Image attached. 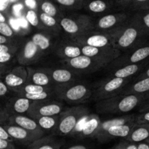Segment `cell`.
Returning a JSON list of instances; mask_svg holds the SVG:
<instances>
[{
	"mask_svg": "<svg viewBox=\"0 0 149 149\" xmlns=\"http://www.w3.org/2000/svg\"><path fill=\"white\" fill-rule=\"evenodd\" d=\"M148 98H149V93L116 96L103 100L97 103L96 107L100 113H127Z\"/></svg>",
	"mask_w": 149,
	"mask_h": 149,
	"instance_id": "obj_1",
	"label": "cell"
},
{
	"mask_svg": "<svg viewBox=\"0 0 149 149\" xmlns=\"http://www.w3.org/2000/svg\"><path fill=\"white\" fill-rule=\"evenodd\" d=\"M88 110L84 106L73 107L60 114L59 120L55 130V135H71L75 130L78 124L88 116Z\"/></svg>",
	"mask_w": 149,
	"mask_h": 149,
	"instance_id": "obj_2",
	"label": "cell"
},
{
	"mask_svg": "<svg viewBox=\"0 0 149 149\" xmlns=\"http://www.w3.org/2000/svg\"><path fill=\"white\" fill-rule=\"evenodd\" d=\"M56 93L58 97L69 103H83L91 95L90 89L84 84H75L69 87H58Z\"/></svg>",
	"mask_w": 149,
	"mask_h": 149,
	"instance_id": "obj_3",
	"label": "cell"
},
{
	"mask_svg": "<svg viewBox=\"0 0 149 149\" xmlns=\"http://www.w3.org/2000/svg\"><path fill=\"white\" fill-rule=\"evenodd\" d=\"M62 109V104L55 100L33 101L28 114L29 117L34 119L41 116H57L61 113Z\"/></svg>",
	"mask_w": 149,
	"mask_h": 149,
	"instance_id": "obj_4",
	"label": "cell"
},
{
	"mask_svg": "<svg viewBox=\"0 0 149 149\" xmlns=\"http://www.w3.org/2000/svg\"><path fill=\"white\" fill-rule=\"evenodd\" d=\"M82 55L93 58L101 63H107L119 55L116 49L111 47H95L90 46H82Z\"/></svg>",
	"mask_w": 149,
	"mask_h": 149,
	"instance_id": "obj_5",
	"label": "cell"
},
{
	"mask_svg": "<svg viewBox=\"0 0 149 149\" xmlns=\"http://www.w3.org/2000/svg\"><path fill=\"white\" fill-rule=\"evenodd\" d=\"M3 127L13 138L14 141L23 145L29 146L42 138V135L26 130L21 127L11 125H7Z\"/></svg>",
	"mask_w": 149,
	"mask_h": 149,
	"instance_id": "obj_6",
	"label": "cell"
},
{
	"mask_svg": "<svg viewBox=\"0 0 149 149\" xmlns=\"http://www.w3.org/2000/svg\"><path fill=\"white\" fill-rule=\"evenodd\" d=\"M74 41L78 44L82 45V46H90L95 47H111L110 39L106 35L102 33H90L86 34L82 33L81 35L76 36Z\"/></svg>",
	"mask_w": 149,
	"mask_h": 149,
	"instance_id": "obj_7",
	"label": "cell"
},
{
	"mask_svg": "<svg viewBox=\"0 0 149 149\" xmlns=\"http://www.w3.org/2000/svg\"><path fill=\"white\" fill-rule=\"evenodd\" d=\"M8 121L10 122L9 125H16V126L21 127L26 130H29L33 133L39 134L43 136L44 131L37 122L33 119L23 115H14L8 118Z\"/></svg>",
	"mask_w": 149,
	"mask_h": 149,
	"instance_id": "obj_8",
	"label": "cell"
},
{
	"mask_svg": "<svg viewBox=\"0 0 149 149\" xmlns=\"http://www.w3.org/2000/svg\"><path fill=\"white\" fill-rule=\"evenodd\" d=\"M135 119H136V117L135 116L130 115V116H120V117L113 118V119H109V120L103 121V122H101L100 123L98 127L95 132L93 138L98 139L100 136H102L103 134L106 133V131L110 127H112L113 126H117V125H122L135 122Z\"/></svg>",
	"mask_w": 149,
	"mask_h": 149,
	"instance_id": "obj_9",
	"label": "cell"
},
{
	"mask_svg": "<svg viewBox=\"0 0 149 149\" xmlns=\"http://www.w3.org/2000/svg\"><path fill=\"white\" fill-rule=\"evenodd\" d=\"M29 74L25 68L22 67L15 68L4 77V82L7 87L13 90L22 87L27 80Z\"/></svg>",
	"mask_w": 149,
	"mask_h": 149,
	"instance_id": "obj_10",
	"label": "cell"
},
{
	"mask_svg": "<svg viewBox=\"0 0 149 149\" xmlns=\"http://www.w3.org/2000/svg\"><path fill=\"white\" fill-rule=\"evenodd\" d=\"M33 101L24 97L11 99L7 104V111H5L9 117L14 115H20L29 111Z\"/></svg>",
	"mask_w": 149,
	"mask_h": 149,
	"instance_id": "obj_11",
	"label": "cell"
},
{
	"mask_svg": "<svg viewBox=\"0 0 149 149\" xmlns=\"http://www.w3.org/2000/svg\"><path fill=\"white\" fill-rule=\"evenodd\" d=\"M135 125H136V123L135 122H132V123L125 124V125L113 126L109 128L106 131V133L103 134L97 140L100 141V142H105V141H107L113 138H126L130 135L132 127Z\"/></svg>",
	"mask_w": 149,
	"mask_h": 149,
	"instance_id": "obj_12",
	"label": "cell"
},
{
	"mask_svg": "<svg viewBox=\"0 0 149 149\" xmlns=\"http://www.w3.org/2000/svg\"><path fill=\"white\" fill-rule=\"evenodd\" d=\"M39 47L32 40H29L20 50L18 61L20 64H30L36 60L39 53Z\"/></svg>",
	"mask_w": 149,
	"mask_h": 149,
	"instance_id": "obj_13",
	"label": "cell"
},
{
	"mask_svg": "<svg viewBox=\"0 0 149 149\" xmlns=\"http://www.w3.org/2000/svg\"><path fill=\"white\" fill-rule=\"evenodd\" d=\"M149 138V124L135 125L125 140L134 143L145 142Z\"/></svg>",
	"mask_w": 149,
	"mask_h": 149,
	"instance_id": "obj_14",
	"label": "cell"
},
{
	"mask_svg": "<svg viewBox=\"0 0 149 149\" xmlns=\"http://www.w3.org/2000/svg\"><path fill=\"white\" fill-rule=\"evenodd\" d=\"M65 61L69 66L77 70H87L91 68L93 65H100L101 64V63L93 58L84 55L71 59H67Z\"/></svg>",
	"mask_w": 149,
	"mask_h": 149,
	"instance_id": "obj_15",
	"label": "cell"
},
{
	"mask_svg": "<svg viewBox=\"0 0 149 149\" xmlns=\"http://www.w3.org/2000/svg\"><path fill=\"white\" fill-rule=\"evenodd\" d=\"M100 122H101L97 115H89L86 119L84 127L77 134V137L81 138H93Z\"/></svg>",
	"mask_w": 149,
	"mask_h": 149,
	"instance_id": "obj_16",
	"label": "cell"
},
{
	"mask_svg": "<svg viewBox=\"0 0 149 149\" xmlns=\"http://www.w3.org/2000/svg\"><path fill=\"white\" fill-rule=\"evenodd\" d=\"M63 143L52 137L42 138L28 146L27 149H61Z\"/></svg>",
	"mask_w": 149,
	"mask_h": 149,
	"instance_id": "obj_17",
	"label": "cell"
},
{
	"mask_svg": "<svg viewBox=\"0 0 149 149\" xmlns=\"http://www.w3.org/2000/svg\"><path fill=\"white\" fill-rule=\"evenodd\" d=\"M138 36V31L135 28H127L123 32L120 33L117 40V45L121 48L129 47L136 40Z\"/></svg>",
	"mask_w": 149,
	"mask_h": 149,
	"instance_id": "obj_18",
	"label": "cell"
},
{
	"mask_svg": "<svg viewBox=\"0 0 149 149\" xmlns=\"http://www.w3.org/2000/svg\"><path fill=\"white\" fill-rule=\"evenodd\" d=\"M127 81V80L126 79L118 78V77H114L109 81H106L100 88V91L102 96L103 97L105 95H109L111 93L117 91L119 89L123 87L124 84Z\"/></svg>",
	"mask_w": 149,
	"mask_h": 149,
	"instance_id": "obj_19",
	"label": "cell"
},
{
	"mask_svg": "<svg viewBox=\"0 0 149 149\" xmlns=\"http://www.w3.org/2000/svg\"><path fill=\"white\" fill-rule=\"evenodd\" d=\"M60 24H61L63 29L69 34L75 35L77 36L82 34L80 32L82 28L80 27L78 23L73 19L68 18V17H63V19H61Z\"/></svg>",
	"mask_w": 149,
	"mask_h": 149,
	"instance_id": "obj_20",
	"label": "cell"
},
{
	"mask_svg": "<svg viewBox=\"0 0 149 149\" xmlns=\"http://www.w3.org/2000/svg\"><path fill=\"white\" fill-rule=\"evenodd\" d=\"M29 77H30L31 82L29 84H33L36 85L45 86L49 85L51 82V77H49V74L43 72V71H33L31 75L29 74Z\"/></svg>",
	"mask_w": 149,
	"mask_h": 149,
	"instance_id": "obj_21",
	"label": "cell"
},
{
	"mask_svg": "<svg viewBox=\"0 0 149 149\" xmlns=\"http://www.w3.org/2000/svg\"><path fill=\"white\" fill-rule=\"evenodd\" d=\"M34 120L37 122L39 126L42 130H52L57 127L59 120V116H41L34 119Z\"/></svg>",
	"mask_w": 149,
	"mask_h": 149,
	"instance_id": "obj_22",
	"label": "cell"
},
{
	"mask_svg": "<svg viewBox=\"0 0 149 149\" xmlns=\"http://www.w3.org/2000/svg\"><path fill=\"white\" fill-rule=\"evenodd\" d=\"M52 79L57 83H67L71 80L73 77L72 73L66 69H56L50 74Z\"/></svg>",
	"mask_w": 149,
	"mask_h": 149,
	"instance_id": "obj_23",
	"label": "cell"
},
{
	"mask_svg": "<svg viewBox=\"0 0 149 149\" xmlns=\"http://www.w3.org/2000/svg\"><path fill=\"white\" fill-rule=\"evenodd\" d=\"M122 17L118 15H107L103 16L97 22V27L101 29H107L116 25Z\"/></svg>",
	"mask_w": 149,
	"mask_h": 149,
	"instance_id": "obj_24",
	"label": "cell"
},
{
	"mask_svg": "<svg viewBox=\"0 0 149 149\" xmlns=\"http://www.w3.org/2000/svg\"><path fill=\"white\" fill-rule=\"evenodd\" d=\"M60 53H61L62 56L65 57L67 59L77 58V57H79L82 55V53H81V48L77 46V45H65V47H62Z\"/></svg>",
	"mask_w": 149,
	"mask_h": 149,
	"instance_id": "obj_25",
	"label": "cell"
},
{
	"mask_svg": "<svg viewBox=\"0 0 149 149\" xmlns=\"http://www.w3.org/2000/svg\"><path fill=\"white\" fill-rule=\"evenodd\" d=\"M138 70H139V65H136V64H130V65H128L124 68L117 70L114 73V77L127 79V77L134 75L135 73L138 72Z\"/></svg>",
	"mask_w": 149,
	"mask_h": 149,
	"instance_id": "obj_26",
	"label": "cell"
},
{
	"mask_svg": "<svg viewBox=\"0 0 149 149\" xmlns=\"http://www.w3.org/2000/svg\"><path fill=\"white\" fill-rule=\"evenodd\" d=\"M31 40L39 47L40 50H46L50 47V40L49 37L42 33H35L32 36Z\"/></svg>",
	"mask_w": 149,
	"mask_h": 149,
	"instance_id": "obj_27",
	"label": "cell"
},
{
	"mask_svg": "<svg viewBox=\"0 0 149 149\" xmlns=\"http://www.w3.org/2000/svg\"><path fill=\"white\" fill-rule=\"evenodd\" d=\"M149 57V45L139 48L132 53L130 61L132 63H137Z\"/></svg>",
	"mask_w": 149,
	"mask_h": 149,
	"instance_id": "obj_28",
	"label": "cell"
},
{
	"mask_svg": "<svg viewBox=\"0 0 149 149\" xmlns=\"http://www.w3.org/2000/svg\"><path fill=\"white\" fill-rule=\"evenodd\" d=\"M20 94H39V93L47 92V87H42V86L36 85L33 84H28L24 86L18 87Z\"/></svg>",
	"mask_w": 149,
	"mask_h": 149,
	"instance_id": "obj_29",
	"label": "cell"
},
{
	"mask_svg": "<svg viewBox=\"0 0 149 149\" xmlns=\"http://www.w3.org/2000/svg\"><path fill=\"white\" fill-rule=\"evenodd\" d=\"M89 10L93 13H98L105 11L107 8V4L102 0H95L89 4Z\"/></svg>",
	"mask_w": 149,
	"mask_h": 149,
	"instance_id": "obj_30",
	"label": "cell"
},
{
	"mask_svg": "<svg viewBox=\"0 0 149 149\" xmlns=\"http://www.w3.org/2000/svg\"><path fill=\"white\" fill-rule=\"evenodd\" d=\"M49 95H50V93L47 91L39 93V94H21L20 95L32 101H42V100H45L47 99L49 97Z\"/></svg>",
	"mask_w": 149,
	"mask_h": 149,
	"instance_id": "obj_31",
	"label": "cell"
},
{
	"mask_svg": "<svg viewBox=\"0 0 149 149\" xmlns=\"http://www.w3.org/2000/svg\"><path fill=\"white\" fill-rule=\"evenodd\" d=\"M41 9H42V12L48 15L52 16V17H55L57 15V13H58L55 5L47 1H45L42 3V5H41Z\"/></svg>",
	"mask_w": 149,
	"mask_h": 149,
	"instance_id": "obj_32",
	"label": "cell"
},
{
	"mask_svg": "<svg viewBox=\"0 0 149 149\" xmlns=\"http://www.w3.org/2000/svg\"><path fill=\"white\" fill-rule=\"evenodd\" d=\"M39 19L41 21L48 27H53L56 25V20L54 18V17H52L50 15L45 14V13H42L39 15Z\"/></svg>",
	"mask_w": 149,
	"mask_h": 149,
	"instance_id": "obj_33",
	"label": "cell"
},
{
	"mask_svg": "<svg viewBox=\"0 0 149 149\" xmlns=\"http://www.w3.org/2000/svg\"><path fill=\"white\" fill-rule=\"evenodd\" d=\"M26 19L31 26H37L39 25V17L36 15V12L33 10H29L26 13Z\"/></svg>",
	"mask_w": 149,
	"mask_h": 149,
	"instance_id": "obj_34",
	"label": "cell"
},
{
	"mask_svg": "<svg viewBox=\"0 0 149 149\" xmlns=\"http://www.w3.org/2000/svg\"><path fill=\"white\" fill-rule=\"evenodd\" d=\"M0 33L6 37H11L14 34V31L7 23H0Z\"/></svg>",
	"mask_w": 149,
	"mask_h": 149,
	"instance_id": "obj_35",
	"label": "cell"
},
{
	"mask_svg": "<svg viewBox=\"0 0 149 149\" xmlns=\"http://www.w3.org/2000/svg\"><path fill=\"white\" fill-rule=\"evenodd\" d=\"M113 149H138V148L137 143H131L125 140V141H121L119 143L115 146Z\"/></svg>",
	"mask_w": 149,
	"mask_h": 149,
	"instance_id": "obj_36",
	"label": "cell"
},
{
	"mask_svg": "<svg viewBox=\"0 0 149 149\" xmlns=\"http://www.w3.org/2000/svg\"><path fill=\"white\" fill-rule=\"evenodd\" d=\"M135 123L137 125H144L149 124V111L143 112L138 116L135 119Z\"/></svg>",
	"mask_w": 149,
	"mask_h": 149,
	"instance_id": "obj_37",
	"label": "cell"
},
{
	"mask_svg": "<svg viewBox=\"0 0 149 149\" xmlns=\"http://www.w3.org/2000/svg\"><path fill=\"white\" fill-rule=\"evenodd\" d=\"M0 139L10 141V142H13L14 141L13 138L10 136V134L7 132V131L4 129V127L2 125L0 126Z\"/></svg>",
	"mask_w": 149,
	"mask_h": 149,
	"instance_id": "obj_38",
	"label": "cell"
},
{
	"mask_svg": "<svg viewBox=\"0 0 149 149\" xmlns=\"http://www.w3.org/2000/svg\"><path fill=\"white\" fill-rule=\"evenodd\" d=\"M0 149H16L13 142L0 139Z\"/></svg>",
	"mask_w": 149,
	"mask_h": 149,
	"instance_id": "obj_39",
	"label": "cell"
},
{
	"mask_svg": "<svg viewBox=\"0 0 149 149\" xmlns=\"http://www.w3.org/2000/svg\"><path fill=\"white\" fill-rule=\"evenodd\" d=\"M12 58L10 52H0V63H4L10 61Z\"/></svg>",
	"mask_w": 149,
	"mask_h": 149,
	"instance_id": "obj_40",
	"label": "cell"
},
{
	"mask_svg": "<svg viewBox=\"0 0 149 149\" xmlns=\"http://www.w3.org/2000/svg\"><path fill=\"white\" fill-rule=\"evenodd\" d=\"M7 90H8L7 85L5 84V82H4V81L1 80V81H0V95H5L7 93Z\"/></svg>",
	"mask_w": 149,
	"mask_h": 149,
	"instance_id": "obj_41",
	"label": "cell"
},
{
	"mask_svg": "<svg viewBox=\"0 0 149 149\" xmlns=\"http://www.w3.org/2000/svg\"><path fill=\"white\" fill-rule=\"evenodd\" d=\"M59 4H62L63 6H67V7H70L75 4L76 0H56Z\"/></svg>",
	"mask_w": 149,
	"mask_h": 149,
	"instance_id": "obj_42",
	"label": "cell"
},
{
	"mask_svg": "<svg viewBox=\"0 0 149 149\" xmlns=\"http://www.w3.org/2000/svg\"><path fill=\"white\" fill-rule=\"evenodd\" d=\"M10 0H0V11L3 12L8 6Z\"/></svg>",
	"mask_w": 149,
	"mask_h": 149,
	"instance_id": "obj_43",
	"label": "cell"
},
{
	"mask_svg": "<svg viewBox=\"0 0 149 149\" xmlns=\"http://www.w3.org/2000/svg\"><path fill=\"white\" fill-rule=\"evenodd\" d=\"M143 23L146 27L148 29V30H149V13H146L143 17Z\"/></svg>",
	"mask_w": 149,
	"mask_h": 149,
	"instance_id": "obj_44",
	"label": "cell"
},
{
	"mask_svg": "<svg viewBox=\"0 0 149 149\" xmlns=\"http://www.w3.org/2000/svg\"><path fill=\"white\" fill-rule=\"evenodd\" d=\"M10 48L7 45H0V52H10Z\"/></svg>",
	"mask_w": 149,
	"mask_h": 149,
	"instance_id": "obj_45",
	"label": "cell"
},
{
	"mask_svg": "<svg viewBox=\"0 0 149 149\" xmlns=\"http://www.w3.org/2000/svg\"><path fill=\"white\" fill-rule=\"evenodd\" d=\"M22 8H23V5H22V4H15V5L13 6V12H14L16 15H17L19 13H20V11L21 10Z\"/></svg>",
	"mask_w": 149,
	"mask_h": 149,
	"instance_id": "obj_46",
	"label": "cell"
},
{
	"mask_svg": "<svg viewBox=\"0 0 149 149\" xmlns=\"http://www.w3.org/2000/svg\"><path fill=\"white\" fill-rule=\"evenodd\" d=\"M138 149H149V143L146 142H142L138 143Z\"/></svg>",
	"mask_w": 149,
	"mask_h": 149,
	"instance_id": "obj_47",
	"label": "cell"
},
{
	"mask_svg": "<svg viewBox=\"0 0 149 149\" xmlns=\"http://www.w3.org/2000/svg\"><path fill=\"white\" fill-rule=\"evenodd\" d=\"M26 4L31 8H33L36 6V1L34 0H26Z\"/></svg>",
	"mask_w": 149,
	"mask_h": 149,
	"instance_id": "obj_48",
	"label": "cell"
},
{
	"mask_svg": "<svg viewBox=\"0 0 149 149\" xmlns=\"http://www.w3.org/2000/svg\"><path fill=\"white\" fill-rule=\"evenodd\" d=\"M66 149H88V148L84 145H75Z\"/></svg>",
	"mask_w": 149,
	"mask_h": 149,
	"instance_id": "obj_49",
	"label": "cell"
},
{
	"mask_svg": "<svg viewBox=\"0 0 149 149\" xmlns=\"http://www.w3.org/2000/svg\"><path fill=\"white\" fill-rule=\"evenodd\" d=\"M7 42H8L7 37L3 36V35H1L0 36V45H6Z\"/></svg>",
	"mask_w": 149,
	"mask_h": 149,
	"instance_id": "obj_50",
	"label": "cell"
},
{
	"mask_svg": "<svg viewBox=\"0 0 149 149\" xmlns=\"http://www.w3.org/2000/svg\"><path fill=\"white\" fill-rule=\"evenodd\" d=\"M141 111L143 112L149 111V102H148L147 103H145V104L143 106L142 109H141Z\"/></svg>",
	"mask_w": 149,
	"mask_h": 149,
	"instance_id": "obj_51",
	"label": "cell"
},
{
	"mask_svg": "<svg viewBox=\"0 0 149 149\" xmlns=\"http://www.w3.org/2000/svg\"><path fill=\"white\" fill-rule=\"evenodd\" d=\"M140 78H141V79H145V78H149V68H148L147 71H146V72H144L143 74L140 77Z\"/></svg>",
	"mask_w": 149,
	"mask_h": 149,
	"instance_id": "obj_52",
	"label": "cell"
},
{
	"mask_svg": "<svg viewBox=\"0 0 149 149\" xmlns=\"http://www.w3.org/2000/svg\"><path fill=\"white\" fill-rule=\"evenodd\" d=\"M6 22V18L4 17V16L3 15L2 13H0V23H5Z\"/></svg>",
	"mask_w": 149,
	"mask_h": 149,
	"instance_id": "obj_53",
	"label": "cell"
},
{
	"mask_svg": "<svg viewBox=\"0 0 149 149\" xmlns=\"http://www.w3.org/2000/svg\"><path fill=\"white\" fill-rule=\"evenodd\" d=\"M138 2H148L149 0H136Z\"/></svg>",
	"mask_w": 149,
	"mask_h": 149,
	"instance_id": "obj_54",
	"label": "cell"
},
{
	"mask_svg": "<svg viewBox=\"0 0 149 149\" xmlns=\"http://www.w3.org/2000/svg\"><path fill=\"white\" fill-rule=\"evenodd\" d=\"M145 7L147 9H149V1H148V2H146V5H145Z\"/></svg>",
	"mask_w": 149,
	"mask_h": 149,
	"instance_id": "obj_55",
	"label": "cell"
},
{
	"mask_svg": "<svg viewBox=\"0 0 149 149\" xmlns=\"http://www.w3.org/2000/svg\"><path fill=\"white\" fill-rule=\"evenodd\" d=\"M145 142H146V143H149V138H148V139H147L146 141H145Z\"/></svg>",
	"mask_w": 149,
	"mask_h": 149,
	"instance_id": "obj_56",
	"label": "cell"
},
{
	"mask_svg": "<svg viewBox=\"0 0 149 149\" xmlns=\"http://www.w3.org/2000/svg\"><path fill=\"white\" fill-rule=\"evenodd\" d=\"M11 1H15V0H11Z\"/></svg>",
	"mask_w": 149,
	"mask_h": 149,
	"instance_id": "obj_57",
	"label": "cell"
}]
</instances>
